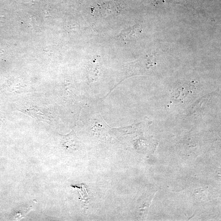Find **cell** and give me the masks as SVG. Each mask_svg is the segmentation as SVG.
Returning a JSON list of instances; mask_svg holds the SVG:
<instances>
[{
  "label": "cell",
  "mask_w": 221,
  "mask_h": 221,
  "mask_svg": "<svg viewBox=\"0 0 221 221\" xmlns=\"http://www.w3.org/2000/svg\"><path fill=\"white\" fill-rule=\"evenodd\" d=\"M62 141L64 147L67 149H75L78 143V138L76 134L72 132L67 136H64Z\"/></svg>",
  "instance_id": "1"
}]
</instances>
